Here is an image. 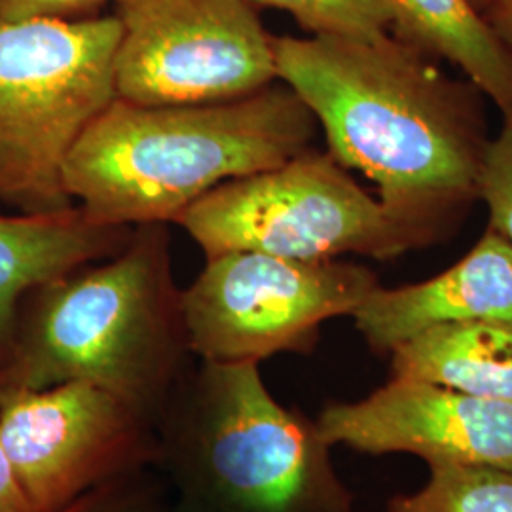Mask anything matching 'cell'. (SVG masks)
<instances>
[{"instance_id": "21", "label": "cell", "mask_w": 512, "mask_h": 512, "mask_svg": "<svg viewBox=\"0 0 512 512\" xmlns=\"http://www.w3.org/2000/svg\"><path fill=\"white\" fill-rule=\"evenodd\" d=\"M482 14L512 52V0H494Z\"/></svg>"}, {"instance_id": "22", "label": "cell", "mask_w": 512, "mask_h": 512, "mask_svg": "<svg viewBox=\"0 0 512 512\" xmlns=\"http://www.w3.org/2000/svg\"><path fill=\"white\" fill-rule=\"evenodd\" d=\"M492 2H494V0H471V4L475 6L476 10H480V12H484L486 6L492 4Z\"/></svg>"}, {"instance_id": "6", "label": "cell", "mask_w": 512, "mask_h": 512, "mask_svg": "<svg viewBox=\"0 0 512 512\" xmlns=\"http://www.w3.org/2000/svg\"><path fill=\"white\" fill-rule=\"evenodd\" d=\"M205 256L255 251L293 260H389L446 234L368 194L329 152L220 184L175 220Z\"/></svg>"}, {"instance_id": "2", "label": "cell", "mask_w": 512, "mask_h": 512, "mask_svg": "<svg viewBox=\"0 0 512 512\" xmlns=\"http://www.w3.org/2000/svg\"><path fill=\"white\" fill-rule=\"evenodd\" d=\"M164 224L25 294L0 351V389L88 382L160 420L192 368Z\"/></svg>"}, {"instance_id": "16", "label": "cell", "mask_w": 512, "mask_h": 512, "mask_svg": "<svg viewBox=\"0 0 512 512\" xmlns=\"http://www.w3.org/2000/svg\"><path fill=\"white\" fill-rule=\"evenodd\" d=\"M285 10L313 37L376 40L391 33L385 0H249Z\"/></svg>"}, {"instance_id": "19", "label": "cell", "mask_w": 512, "mask_h": 512, "mask_svg": "<svg viewBox=\"0 0 512 512\" xmlns=\"http://www.w3.org/2000/svg\"><path fill=\"white\" fill-rule=\"evenodd\" d=\"M116 0H0V23L31 19H86Z\"/></svg>"}, {"instance_id": "13", "label": "cell", "mask_w": 512, "mask_h": 512, "mask_svg": "<svg viewBox=\"0 0 512 512\" xmlns=\"http://www.w3.org/2000/svg\"><path fill=\"white\" fill-rule=\"evenodd\" d=\"M391 33L458 65L512 126V52L471 0H385Z\"/></svg>"}, {"instance_id": "17", "label": "cell", "mask_w": 512, "mask_h": 512, "mask_svg": "<svg viewBox=\"0 0 512 512\" xmlns=\"http://www.w3.org/2000/svg\"><path fill=\"white\" fill-rule=\"evenodd\" d=\"M54 512H169V495L156 467L114 478Z\"/></svg>"}, {"instance_id": "14", "label": "cell", "mask_w": 512, "mask_h": 512, "mask_svg": "<svg viewBox=\"0 0 512 512\" xmlns=\"http://www.w3.org/2000/svg\"><path fill=\"white\" fill-rule=\"evenodd\" d=\"M391 376L512 404V319L423 330L393 349Z\"/></svg>"}, {"instance_id": "20", "label": "cell", "mask_w": 512, "mask_h": 512, "mask_svg": "<svg viewBox=\"0 0 512 512\" xmlns=\"http://www.w3.org/2000/svg\"><path fill=\"white\" fill-rule=\"evenodd\" d=\"M0 512H37L0 444Z\"/></svg>"}, {"instance_id": "8", "label": "cell", "mask_w": 512, "mask_h": 512, "mask_svg": "<svg viewBox=\"0 0 512 512\" xmlns=\"http://www.w3.org/2000/svg\"><path fill=\"white\" fill-rule=\"evenodd\" d=\"M122 35L116 97L129 103H224L275 84L272 35L249 0H116Z\"/></svg>"}, {"instance_id": "15", "label": "cell", "mask_w": 512, "mask_h": 512, "mask_svg": "<svg viewBox=\"0 0 512 512\" xmlns=\"http://www.w3.org/2000/svg\"><path fill=\"white\" fill-rule=\"evenodd\" d=\"M416 494L395 495L385 512H512V473L490 467H429Z\"/></svg>"}, {"instance_id": "9", "label": "cell", "mask_w": 512, "mask_h": 512, "mask_svg": "<svg viewBox=\"0 0 512 512\" xmlns=\"http://www.w3.org/2000/svg\"><path fill=\"white\" fill-rule=\"evenodd\" d=\"M0 444L37 512L156 465L158 421L88 382L0 389Z\"/></svg>"}, {"instance_id": "7", "label": "cell", "mask_w": 512, "mask_h": 512, "mask_svg": "<svg viewBox=\"0 0 512 512\" xmlns=\"http://www.w3.org/2000/svg\"><path fill=\"white\" fill-rule=\"evenodd\" d=\"M378 275L340 260H293L232 251L207 264L181 293L190 351L202 363H256L310 353L321 325L351 315Z\"/></svg>"}, {"instance_id": "3", "label": "cell", "mask_w": 512, "mask_h": 512, "mask_svg": "<svg viewBox=\"0 0 512 512\" xmlns=\"http://www.w3.org/2000/svg\"><path fill=\"white\" fill-rule=\"evenodd\" d=\"M317 128L285 84L203 105L147 107L116 97L76 143L65 186L101 224L175 222L220 184L306 152Z\"/></svg>"}, {"instance_id": "4", "label": "cell", "mask_w": 512, "mask_h": 512, "mask_svg": "<svg viewBox=\"0 0 512 512\" xmlns=\"http://www.w3.org/2000/svg\"><path fill=\"white\" fill-rule=\"evenodd\" d=\"M315 421L279 403L256 363H202L158 420L169 512H353Z\"/></svg>"}, {"instance_id": "12", "label": "cell", "mask_w": 512, "mask_h": 512, "mask_svg": "<svg viewBox=\"0 0 512 512\" xmlns=\"http://www.w3.org/2000/svg\"><path fill=\"white\" fill-rule=\"evenodd\" d=\"M131 236V226L95 222L78 207L61 215H0V351L25 294L120 253Z\"/></svg>"}, {"instance_id": "5", "label": "cell", "mask_w": 512, "mask_h": 512, "mask_svg": "<svg viewBox=\"0 0 512 512\" xmlns=\"http://www.w3.org/2000/svg\"><path fill=\"white\" fill-rule=\"evenodd\" d=\"M118 16L0 23V203L19 215L76 209L65 167L116 99Z\"/></svg>"}, {"instance_id": "1", "label": "cell", "mask_w": 512, "mask_h": 512, "mask_svg": "<svg viewBox=\"0 0 512 512\" xmlns=\"http://www.w3.org/2000/svg\"><path fill=\"white\" fill-rule=\"evenodd\" d=\"M277 80L323 128L329 154L378 198L448 232L476 200L490 143L482 92L387 33L376 40L274 37Z\"/></svg>"}, {"instance_id": "18", "label": "cell", "mask_w": 512, "mask_h": 512, "mask_svg": "<svg viewBox=\"0 0 512 512\" xmlns=\"http://www.w3.org/2000/svg\"><path fill=\"white\" fill-rule=\"evenodd\" d=\"M476 198L488 205L490 226L512 247V126L488 143L476 179Z\"/></svg>"}, {"instance_id": "11", "label": "cell", "mask_w": 512, "mask_h": 512, "mask_svg": "<svg viewBox=\"0 0 512 512\" xmlns=\"http://www.w3.org/2000/svg\"><path fill=\"white\" fill-rule=\"evenodd\" d=\"M368 348L389 355L423 330L512 319V247L492 230L446 272L397 289H372L351 313Z\"/></svg>"}, {"instance_id": "10", "label": "cell", "mask_w": 512, "mask_h": 512, "mask_svg": "<svg viewBox=\"0 0 512 512\" xmlns=\"http://www.w3.org/2000/svg\"><path fill=\"white\" fill-rule=\"evenodd\" d=\"M315 425L332 448L512 473V404L442 385L391 376L365 399L327 404Z\"/></svg>"}]
</instances>
